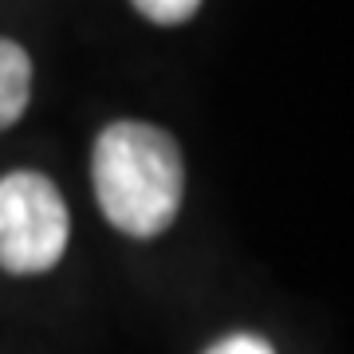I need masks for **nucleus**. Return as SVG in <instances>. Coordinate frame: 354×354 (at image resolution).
I'll list each match as a JSON object with an SVG mask.
<instances>
[{"label":"nucleus","instance_id":"nucleus-3","mask_svg":"<svg viewBox=\"0 0 354 354\" xmlns=\"http://www.w3.org/2000/svg\"><path fill=\"white\" fill-rule=\"evenodd\" d=\"M32 95V59L12 39H0V130H8L24 114Z\"/></svg>","mask_w":354,"mask_h":354},{"label":"nucleus","instance_id":"nucleus-4","mask_svg":"<svg viewBox=\"0 0 354 354\" xmlns=\"http://www.w3.org/2000/svg\"><path fill=\"white\" fill-rule=\"evenodd\" d=\"M197 4L201 0H134V8L153 24H181L197 12Z\"/></svg>","mask_w":354,"mask_h":354},{"label":"nucleus","instance_id":"nucleus-2","mask_svg":"<svg viewBox=\"0 0 354 354\" xmlns=\"http://www.w3.org/2000/svg\"><path fill=\"white\" fill-rule=\"evenodd\" d=\"M67 248V205L36 169L0 177V268L36 276L59 264Z\"/></svg>","mask_w":354,"mask_h":354},{"label":"nucleus","instance_id":"nucleus-1","mask_svg":"<svg viewBox=\"0 0 354 354\" xmlns=\"http://www.w3.org/2000/svg\"><path fill=\"white\" fill-rule=\"evenodd\" d=\"M95 197L118 232L150 241L174 225L185 193L181 150L162 127L111 122L91 158Z\"/></svg>","mask_w":354,"mask_h":354},{"label":"nucleus","instance_id":"nucleus-5","mask_svg":"<svg viewBox=\"0 0 354 354\" xmlns=\"http://www.w3.org/2000/svg\"><path fill=\"white\" fill-rule=\"evenodd\" d=\"M205 354H276V351H272L260 335H228V339H221L216 346H209Z\"/></svg>","mask_w":354,"mask_h":354}]
</instances>
